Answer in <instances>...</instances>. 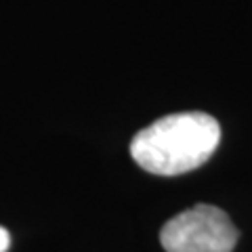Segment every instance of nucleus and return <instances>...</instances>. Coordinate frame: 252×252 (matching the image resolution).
I'll use <instances>...</instances> for the list:
<instances>
[{
	"label": "nucleus",
	"mask_w": 252,
	"mask_h": 252,
	"mask_svg": "<svg viewBox=\"0 0 252 252\" xmlns=\"http://www.w3.org/2000/svg\"><path fill=\"white\" fill-rule=\"evenodd\" d=\"M9 246H11V233L4 227H0V252H6Z\"/></svg>",
	"instance_id": "7ed1b4c3"
},
{
	"label": "nucleus",
	"mask_w": 252,
	"mask_h": 252,
	"mask_svg": "<svg viewBox=\"0 0 252 252\" xmlns=\"http://www.w3.org/2000/svg\"><path fill=\"white\" fill-rule=\"evenodd\" d=\"M220 143V126L210 114L183 112L164 116L139 130L130 143L132 160L160 177L200 168Z\"/></svg>",
	"instance_id": "f257e3e1"
},
{
	"label": "nucleus",
	"mask_w": 252,
	"mask_h": 252,
	"mask_svg": "<svg viewBox=\"0 0 252 252\" xmlns=\"http://www.w3.org/2000/svg\"><path fill=\"white\" fill-rule=\"evenodd\" d=\"M240 240L229 215L210 204H198L172 217L160 231L166 252H233Z\"/></svg>",
	"instance_id": "f03ea898"
}]
</instances>
